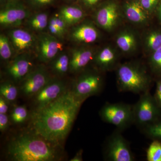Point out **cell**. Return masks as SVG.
Returning <instances> with one entry per match:
<instances>
[{
	"label": "cell",
	"instance_id": "cell-1",
	"mask_svg": "<svg viewBox=\"0 0 161 161\" xmlns=\"http://www.w3.org/2000/svg\"><path fill=\"white\" fill-rule=\"evenodd\" d=\"M83 102L72 90L66 91L56 100L35 110L33 132L59 146L69 133Z\"/></svg>",
	"mask_w": 161,
	"mask_h": 161
},
{
	"label": "cell",
	"instance_id": "cell-2",
	"mask_svg": "<svg viewBox=\"0 0 161 161\" xmlns=\"http://www.w3.org/2000/svg\"><path fill=\"white\" fill-rule=\"evenodd\" d=\"M58 146L32 132L13 138L8 145L7 154L13 161H56L60 156Z\"/></svg>",
	"mask_w": 161,
	"mask_h": 161
},
{
	"label": "cell",
	"instance_id": "cell-3",
	"mask_svg": "<svg viewBox=\"0 0 161 161\" xmlns=\"http://www.w3.org/2000/svg\"><path fill=\"white\" fill-rule=\"evenodd\" d=\"M116 70L117 87L119 92L142 94L150 90V76L139 64H124L119 65Z\"/></svg>",
	"mask_w": 161,
	"mask_h": 161
},
{
	"label": "cell",
	"instance_id": "cell-4",
	"mask_svg": "<svg viewBox=\"0 0 161 161\" xmlns=\"http://www.w3.org/2000/svg\"><path fill=\"white\" fill-rule=\"evenodd\" d=\"M161 111L150 91L141 94L133 106V124L142 130L160 118Z\"/></svg>",
	"mask_w": 161,
	"mask_h": 161
},
{
	"label": "cell",
	"instance_id": "cell-5",
	"mask_svg": "<svg viewBox=\"0 0 161 161\" xmlns=\"http://www.w3.org/2000/svg\"><path fill=\"white\" fill-rule=\"evenodd\" d=\"M102 119L123 131L133 124V106L124 103H106L99 112Z\"/></svg>",
	"mask_w": 161,
	"mask_h": 161
},
{
	"label": "cell",
	"instance_id": "cell-6",
	"mask_svg": "<svg viewBox=\"0 0 161 161\" xmlns=\"http://www.w3.org/2000/svg\"><path fill=\"white\" fill-rule=\"evenodd\" d=\"M104 157L108 161H133L134 155L129 142L121 134V131L116 130L107 138Z\"/></svg>",
	"mask_w": 161,
	"mask_h": 161
},
{
	"label": "cell",
	"instance_id": "cell-7",
	"mask_svg": "<svg viewBox=\"0 0 161 161\" xmlns=\"http://www.w3.org/2000/svg\"><path fill=\"white\" fill-rule=\"evenodd\" d=\"M102 75L96 71L84 72L75 80L72 91L74 95L84 101L86 98L98 95L103 89Z\"/></svg>",
	"mask_w": 161,
	"mask_h": 161
},
{
	"label": "cell",
	"instance_id": "cell-8",
	"mask_svg": "<svg viewBox=\"0 0 161 161\" xmlns=\"http://www.w3.org/2000/svg\"><path fill=\"white\" fill-rule=\"evenodd\" d=\"M30 17L28 8L23 3L16 0L7 1L0 11V24L5 27L21 25Z\"/></svg>",
	"mask_w": 161,
	"mask_h": 161
},
{
	"label": "cell",
	"instance_id": "cell-9",
	"mask_svg": "<svg viewBox=\"0 0 161 161\" xmlns=\"http://www.w3.org/2000/svg\"><path fill=\"white\" fill-rule=\"evenodd\" d=\"M50 79L45 68L38 67L32 70L22 80L21 91L26 96H35Z\"/></svg>",
	"mask_w": 161,
	"mask_h": 161
},
{
	"label": "cell",
	"instance_id": "cell-10",
	"mask_svg": "<svg viewBox=\"0 0 161 161\" xmlns=\"http://www.w3.org/2000/svg\"><path fill=\"white\" fill-rule=\"evenodd\" d=\"M65 84L62 80L51 79L40 92L35 95L36 109H39L59 98L66 91Z\"/></svg>",
	"mask_w": 161,
	"mask_h": 161
},
{
	"label": "cell",
	"instance_id": "cell-11",
	"mask_svg": "<svg viewBox=\"0 0 161 161\" xmlns=\"http://www.w3.org/2000/svg\"><path fill=\"white\" fill-rule=\"evenodd\" d=\"M37 43L38 58L44 63L53 60L62 49V43L50 34L39 35Z\"/></svg>",
	"mask_w": 161,
	"mask_h": 161
},
{
	"label": "cell",
	"instance_id": "cell-12",
	"mask_svg": "<svg viewBox=\"0 0 161 161\" xmlns=\"http://www.w3.org/2000/svg\"><path fill=\"white\" fill-rule=\"evenodd\" d=\"M117 4L114 2L105 4L98 9L95 15L97 24L103 29L111 31L116 26L119 19Z\"/></svg>",
	"mask_w": 161,
	"mask_h": 161
},
{
	"label": "cell",
	"instance_id": "cell-13",
	"mask_svg": "<svg viewBox=\"0 0 161 161\" xmlns=\"http://www.w3.org/2000/svg\"><path fill=\"white\" fill-rule=\"evenodd\" d=\"M14 49L19 53H26L34 47L36 39L30 32L22 28L11 30L8 33Z\"/></svg>",
	"mask_w": 161,
	"mask_h": 161
},
{
	"label": "cell",
	"instance_id": "cell-14",
	"mask_svg": "<svg viewBox=\"0 0 161 161\" xmlns=\"http://www.w3.org/2000/svg\"><path fill=\"white\" fill-rule=\"evenodd\" d=\"M32 63L26 53L19 55L9 64L7 73L16 81H22L31 71Z\"/></svg>",
	"mask_w": 161,
	"mask_h": 161
},
{
	"label": "cell",
	"instance_id": "cell-15",
	"mask_svg": "<svg viewBox=\"0 0 161 161\" xmlns=\"http://www.w3.org/2000/svg\"><path fill=\"white\" fill-rule=\"evenodd\" d=\"M69 37L76 43H91L98 40L99 32L91 23H83L72 28Z\"/></svg>",
	"mask_w": 161,
	"mask_h": 161
},
{
	"label": "cell",
	"instance_id": "cell-16",
	"mask_svg": "<svg viewBox=\"0 0 161 161\" xmlns=\"http://www.w3.org/2000/svg\"><path fill=\"white\" fill-rule=\"evenodd\" d=\"M94 58V51L91 48H75L72 51L70 58L69 71L73 73L82 71Z\"/></svg>",
	"mask_w": 161,
	"mask_h": 161
},
{
	"label": "cell",
	"instance_id": "cell-17",
	"mask_svg": "<svg viewBox=\"0 0 161 161\" xmlns=\"http://www.w3.org/2000/svg\"><path fill=\"white\" fill-rule=\"evenodd\" d=\"M94 62L100 70H110L115 67L117 62V56L114 50L110 47H107L96 55L94 58Z\"/></svg>",
	"mask_w": 161,
	"mask_h": 161
},
{
	"label": "cell",
	"instance_id": "cell-18",
	"mask_svg": "<svg viewBox=\"0 0 161 161\" xmlns=\"http://www.w3.org/2000/svg\"><path fill=\"white\" fill-rule=\"evenodd\" d=\"M58 14L65 21L69 26L75 25L84 17V11L77 6H65L60 8Z\"/></svg>",
	"mask_w": 161,
	"mask_h": 161
},
{
	"label": "cell",
	"instance_id": "cell-19",
	"mask_svg": "<svg viewBox=\"0 0 161 161\" xmlns=\"http://www.w3.org/2000/svg\"><path fill=\"white\" fill-rule=\"evenodd\" d=\"M125 14L128 19L132 23L142 24L147 21V15L144 8L138 3H127L125 6Z\"/></svg>",
	"mask_w": 161,
	"mask_h": 161
},
{
	"label": "cell",
	"instance_id": "cell-20",
	"mask_svg": "<svg viewBox=\"0 0 161 161\" xmlns=\"http://www.w3.org/2000/svg\"><path fill=\"white\" fill-rule=\"evenodd\" d=\"M116 42L119 49L124 53H131L136 47L135 36L130 31H125L119 34L116 38Z\"/></svg>",
	"mask_w": 161,
	"mask_h": 161
},
{
	"label": "cell",
	"instance_id": "cell-21",
	"mask_svg": "<svg viewBox=\"0 0 161 161\" xmlns=\"http://www.w3.org/2000/svg\"><path fill=\"white\" fill-rule=\"evenodd\" d=\"M70 58L65 53L59 54L53 60L51 68L52 71L58 76H63L69 69Z\"/></svg>",
	"mask_w": 161,
	"mask_h": 161
},
{
	"label": "cell",
	"instance_id": "cell-22",
	"mask_svg": "<svg viewBox=\"0 0 161 161\" xmlns=\"http://www.w3.org/2000/svg\"><path fill=\"white\" fill-rule=\"evenodd\" d=\"M27 24L30 28L36 31H42L48 26V14L46 12H40L29 17Z\"/></svg>",
	"mask_w": 161,
	"mask_h": 161
},
{
	"label": "cell",
	"instance_id": "cell-23",
	"mask_svg": "<svg viewBox=\"0 0 161 161\" xmlns=\"http://www.w3.org/2000/svg\"><path fill=\"white\" fill-rule=\"evenodd\" d=\"M0 94L9 102H12L17 98L18 90L17 87L11 82H3L0 86Z\"/></svg>",
	"mask_w": 161,
	"mask_h": 161
},
{
	"label": "cell",
	"instance_id": "cell-24",
	"mask_svg": "<svg viewBox=\"0 0 161 161\" xmlns=\"http://www.w3.org/2000/svg\"><path fill=\"white\" fill-rule=\"evenodd\" d=\"M146 136L153 140L161 141V119H159L142 130Z\"/></svg>",
	"mask_w": 161,
	"mask_h": 161
},
{
	"label": "cell",
	"instance_id": "cell-25",
	"mask_svg": "<svg viewBox=\"0 0 161 161\" xmlns=\"http://www.w3.org/2000/svg\"><path fill=\"white\" fill-rule=\"evenodd\" d=\"M11 41L7 36L0 35V56L4 60H9L13 54Z\"/></svg>",
	"mask_w": 161,
	"mask_h": 161
},
{
	"label": "cell",
	"instance_id": "cell-26",
	"mask_svg": "<svg viewBox=\"0 0 161 161\" xmlns=\"http://www.w3.org/2000/svg\"><path fill=\"white\" fill-rule=\"evenodd\" d=\"M148 161H161V142L153 140L150 144L147 151Z\"/></svg>",
	"mask_w": 161,
	"mask_h": 161
},
{
	"label": "cell",
	"instance_id": "cell-27",
	"mask_svg": "<svg viewBox=\"0 0 161 161\" xmlns=\"http://www.w3.org/2000/svg\"><path fill=\"white\" fill-rule=\"evenodd\" d=\"M28 111L24 106L16 107L11 112L10 118L12 121L15 124L24 122L28 117Z\"/></svg>",
	"mask_w": 161,
	"mask_h": 161
},
{
	"label": "cell",
	"instance_id": "cell-28",
	"mask_svg": "<svg viewBox=\"0 0 161 161\" xmlns=\"http://www.w3.org/2000/svg\"><path fill=\"white\" fill-rule=\"evenodd\" d=\"M146 45L149 49L155 52L161 47V34L153 32L146 38Z\"/></svg>",
	"mask_w": 161,
	"mask_h": 161
},
{
	"label": "cell",
	"instance_id": "cell-29",
	"mask_svg": "<svg viewBox=\"0 0 161 161\" xmlns=\"http://www.w3.org/2000/svg\"><path fill=\"white\" fill-rule=\"evenodd\" d=\"M150 64L153 71L161 73V47L153 52L150 58Z\"/></svg>",
	"mask_w": 161,
	"mask_h": 161
},
{
	"label": "cell",
	"instance_id": "cell-30",
	"mask_svg": "<svg viewBox=\"0 0 161 161\" xmlns=\"http://www.w3.org/2000/svg\"><path fill=\"white\" fill-rule=\"evenodd\" d=\"M47 27L50 34L53 35L54 36L60 39V38H63L64 36V35L60 31V30L57 26L53 17L51 18L49 20Z\"/></svg>",
	"mask_w": 161,
	"mask_h": 161
},
{
	"label": "cell",
	"instance_id": "cell-31",
	"mask_svg": "<svg viewBox=\"0 0 161 161\" xmlns=\"http://www.w3.org/2000/svg\"><path fill=\"white\" fill-rule=\"evenodd\" d=\"M52 17L54 20L56 25L60 30V31L64 35L66 33L67 30L69 26L68 24L58 14H56Z\"/></svg>",
	"mask_w": 161,
	"mask_h": 161
},
{
	"label": "cell",
	"instance_id": "cell-32",
	"mask_svg": "<svg viewBox=\"0 0 161 161\" xmlns=\"http://www.w3.org/2000/svg\"><path fill=\"white\" fill-rule=\"evenodd\" d=\"M55 0H27L31 6L35 7H41L53 4Z\"/></svg>",
	"mask_w": 161,
	"mask_h": 161
},
{
	"label": "cell",
	"instance_id": "cell-33",
	"mask_svg": "<svg viewBox=\"0 0 161 161\" xmlns=\"http://www.w3.org/2000/svg\"><path fill=\"white\" fill-rule=\"evenodd\" d=\"M153 96L157 104L161 111V80L157 83L155 94Z\"/></svg>",
	"mask_w": 161,
	"mask_h": 161
},
{
	"label": "cell",
	"instance_id": "cell-34",
	"mask_svg": "<svg viewBox=\"0 0 161 161\" xmlns=\"http://www.w3.org/2000/svg\"><path fill=\"white\" fill-rule=\"evenodd\" d=\"M9 125V119L6 114L0 113V131L4 132L7 130Z\"/></svg>",
	"mask_w": 161,
	"mask_h": 161
},
{
	"label": "cell",
	"instance_id": "cell-35",
	"mask_svg": "<svg viewBox=\"0 0 161 161\" xmlns=\"http://www.w3.org/2000/svg\"><path fill=\"white\" fill-rule=\"evenodd\" d=\"M158 0H141V5L144 9L151 10L156 5Z\"/></svg>",
	"mask_w": 161,
	"mask_h": 161
},
{
	"label": "cell",
	"instance_id": "cell-36",
	"mask_svg": "<svg viewBox=\"0 0 161 161\" xmlns=\"http://www.w3.org/2000/svg\"><path fill=\"white\" fill-rule=\"evenodd\" d=\"M9 102L3 96H0V113L6 114L8 112Z\"/></svg>",
	"mask_w": 161,
	"mask_h": 161
},
{
	"label": "cell",
	"instance_id": "cell-37",
	"mask_svg": "<svg viewBox=\"0 0 161 161\" xmlns=\"http://www.w3.org/2000/svg\"><path fill=\"white\" fill-rule=\"evenodd\" d=\"M79 3L87 8H92L99 3L101 0H78Z\"/></svg>",
	"mask_w": 161,
	"mask_h": 161
},
{
	"label": "cell",
	"instance_id": "cell-38",
	"mask_svg": "<svg viewBox=\"0 0 161 161\" xmlns=\"http://www.w3.org/2000/svg\"><path fill=\"white\" fill-rule=\"evenodd\" d=\"M82 150H80L76 153V155L73 158L70 160V161H82Z\"/></svg>",
	"mask_w": 161,
	"mask_h": 161
},
{
	"label": "cell",
	"instance_id": "cell-39",
	"mask_svg": "<svg viewBox=\"0 0 161 161\" xmlns=\"http://www.w3.org/2000/svg\"><path fill=\"white\" fill-rule=\"evenodd\" d=\"M64 1L67 2V3H70V2H73V1H75V0H64Z\"/></svg>",
	"mask_w": 161,
	"mask_h": 161
},
{
	"label": "cell",
	"instance_id": "cell-40",
	"mask_svg": "<svg viewBox=\"0 0 161 161\" xmlns=\"http://www.w3.org/2000/svg\"><path fill=\"white\" fill-rule=\"evenodd\" d=\"M160 15L161 16V3L160 6Z\"/></svg>",
	"mask_w": 161,
	"mask_h": 161
},
{
	"label": "cell",
	"instance_id": "cell-41",
	"mask_svg": "<svg viewBox=\"0 0 161 161\" xmlns=\"http://www.w3.org/2000/svg\"><path fill=\"white\" fill-rule=\"evenodd\" d=\"M1 1H2V0H1ZM4 1H11V0H4Z\"/></svg>",
	"mask_w": 161,
	"mask_h": 161
}]
</instances>
